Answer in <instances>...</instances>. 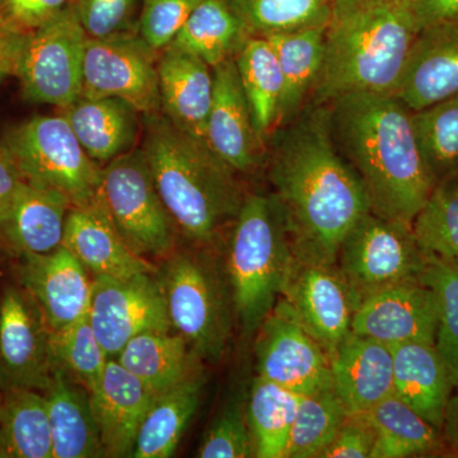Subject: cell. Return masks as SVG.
I'll use <instances>...</instances> for the list:
<instances>
[{
  "mask_svg": "<svg viewBox=\"0 0 458 458\" xmlns=\"http://www.w3.org/2000/svg\"><path fill=\"white\" fill-rule=\"evenodd\" d=\"M254 456V443L250 432L243 403L234 399L225 406L205 434L199 448L201 458H247Z\"/></svg>",
  "mask_w": 458,
  "mask_h": 458,
  "instance_id": "b9f144b4",
  "label": "cell"
},
{
  "mask_svg": "<svg viewBox=\"0 0 458 458\" xmlns=\"http://www.w3.org/2000/svg\"><path fill=\"white\" fill-rule=\"evenodd\" d=\"M420 29L408 0H334L312 104L349 93L394 95Z\"/></svg>",
  "mask_w": 458,
  "mask_h": 458,
  "instance_id": "3957f363",
  "label": "cell"
},
{
  "mask_svg": "<svg viewBox=\"0 0 458 458\" xmlns=\"http://www.w3.org/2000/svg\"><path fill=\"white\" fill-rule=\"evenodd\" d=\"M4 147L26 182L55 190L73 207L98 198L101 168L62 114L36 116L8 132Z\"/></svg>",
  "mask_w": 458,
  "mask_h": 458,
  "instance_id": "52a82bcc",
  "label": "cell"
},
{
  "mask_svg": "<svg viewBox=\"0 0 458 458\" xmlns=\"http://www.w3.org/2000/svg\"><path fill=\"white\" fill-rule=\"evenodd\" d=\"M331 387L349 415L366 414L394 394L391 346L349 333L330 357Z\"/></svg>",
  "mask_w": 458,
  "mask_h": 458,
  "instance_id": "44dd1931",
  "label": "cell"
},
{
  "mask_svg": "<svg viewBox=\"0 0 458 458\" xmlns=\"http://www.w3.org/2000/svg\"><path fill=\"white\" fill-rule=\"evenodd\" d=\"M143 0H74L78 20L89 38L129 35Z\"/></svg>",
  "mask_w": 458,
  "mask_h": 458,
  "instance_id": "7bdbcfd3",
  "label": "cell"
},
{
  "mask_svg": "<svg viewBox=\"0 0 458 458\" xmlns=\"http://www.w3.org/2000/svg\"><path fill=\"white\" fill-rule=\"evenodd\" d=\"M84 150L98 164H108L131 152L140 132L138 113L125 101L114 98H80L63 108Z\"/></svg>",
  "mask_w": 458,
  "mask_h": 458,
  "instance_id": "484cf974",
  "label": "cell"
},
{
  "mask_svg": "<svg viewBox=\"0 0 458 458\" xmlns=\"http://www.w3.org/2000/svg\"><path fill=\"white\" fill-rule=\"evenodd\" d=\"M428 255L423 280L438 303L436 346L458 377V259Z\"/></svg>",
  "mask_w": 458,
  "mask_h": 458,
  "instance_id": "60d3db41",
  "label": "cell"
},
{
  "mask_svg": "<svg viewBox=\"0 0 458 458\" xmlns=\"http://www.w3.org/2000/svg\"><path fill=\"white\" fill-rule=\"evenodd\" d=\"M458 93V23L420 30L394 96L412 113Z\"/></svg>",
  "mask_w": 458,
  "mask_h": 458,
  "instance_id": "ffe728a7",
  "label": "cell"
},
{
  "mask_svg": "<svg viewBox=\"0 0 458 458\" xmlns=\"http://www.w3.org/2000/svg\"><path fill=\"white\" fill-rule=\"evenodd\" d=\"M394 394L428 423L442 430L445 406L458 385L456 373L436 344L410 342L391 345Z\"/></svg>",
  "mask_w": 458,
  "mask_h": 458,
  "instance_id": "d4e9b609",
  "label": "cell"
},
{
  "mask_svg": "<svg viewBox=\"0 0 458 458\" xmlns=\"http://www.w3.org/2000/svg\"><path fill=\"white\" fill-rule=\"evenodd\" d=\"M249 36L276 35L327 25L334 0H227Z\"/></svg>",
  "mask_w": 458,
  "mask_h": 458,
  "instance_id": "74e56055",
  "label": "cell"
},
{
  "mask_svg": "<svg viewBox=\"0 0 458 458\" xmlns=\"http://www.w3.org/2000/svg\"><path fill=\"white\" fill-rule=\"evenodd\" d=\"M282 300L328 357L352 331L357 302L336 264L295 260Z\"/></svg>",
  "mask_w": 458,
  "mask_h": 458,
  "instance_id": "9a60e30c",
  "label": "cell"
},
{
  "mask_svg": "<svg viewBox=\"0 0 458 458\" xmlns=\"http://www.w3.org/2000/svg\"><path fill=\"white\" fill-rule=\"evenodd\" d=\"M143 155L174 228L199 245L232 227L246 195L232 170L204 140L165 116H144Z\"/></svg>",
  "mask_w": 458,
  "mask_h": 458,
  "instance_id": "277c9868",
  "label": "cell"
},
{
  "mask_svg": "<svg viewBox=\"0 0 458 458\" xmlns=\"http://www.w3.org/2000/svg\"><path fill=\"white\" fill-rule=\"evenodd\" d=\"M348 415L333 387L304 394L298 403L283 458H318Z\"/></svg>",
  "mask_w": 458,
  "mask_h": 458,
  "instance_id": "8d00e7d4",
  "label": "cell"
},
{
  "mask_svg": "<svg viewBox=\"0 0 458 458\" xmlns=\"http://www.w3.org/2000/svg\"><path fill=\"white\" fill-rule=\"evenodd\" d=\"M157 74L162 113L183 131L205 141L214 90L212 66L168 47L159 53Z\"/></svg>",
  "mask_w": 458,
  "mask_h": 458,
  "instance_id": "cb8c5ba5",
  "label": "cell"
},
{
  "mask_svg": "<svg viewBox=\"0 0 458 458\" xmlns=\"http://www.w3.org/2000/svg\"><path fill=\"white\" fill-rule=\"evenodd\" d=\"M63 246L93 276L126 278L153 271L149 262L123 241L98 198L93 204L69 210Z\"/></svg>",
  "mask_w": 458,
  "mask_h": 458,
  "instance_id": "603a6c76",
  "label": "cell"
},
{
  "mask_svg": "<svg viewBox=\"0 0 458 458\" xmlns=\"http://www.w3.org/2000/svg\"><path fill=\"white\" fill-rule=\"evenodd\" d=\"M0 458H53L44 393L0 388Z\"/></svg>",
  "mask_w": 458,
  "mask_h": 458,
  "instance_id": "d6a6232c",
  "label": "cell"
},
{
  "mask_svg": "<svg viewBox=\"0 0 458 458\" xmlns=\"http://www.w3.org/2000/svg\"><path fill=\"white\" fill-rule=\"evenodd\" d=\"M427 261L412 225L382 218L369 210L344 238L336 267L358 306L386 286L421 280Z\"/></svg>",
  "mask_w": 458,
  "mask_h": 458,
  "instance_id": "ba28073f",
  "label": "cell"
},
{
  "mask_svg": "<svg viewBox=\"0 0 458 458\" xmlns=\"http://www.w3.org/2000/svg\"><path fill=\"white\" fill-rule=\"evenodd\" d=\"M198 360L185 339L171 331L140 334L126 344L116 357V360L156 396L197 372L195 361Z\"/></svg>",
  "mask_w": 458,
  "mask_h": 458,
  "instance_id": "4dcf8cb0",
  "label": "cell"
},
{
  "mask_svg": "<svg viewBox=\"0 0 458 458\" xmlns=\"http://www.w3.org/2000/svg\"><path fill=\"white\" fill-rule=\"evenodd\" d=\"M212 106L205 129V141L237 174L258 170L267 153L238 77L236 62L214 66Z\"/></svg>",
  "mask_w": 458,
  "mask_h": 458,
  "instance_id": "e0dca14e",
  "label": "cell"
},
{
  "mask_svg": "<svg viewBox=\"0 0 458 458\" xmlns=\"http://www.w3.org/2000/svg\"><path fill=\"white\" fill-rule=\"evenodd\" d=\"M98 200L132 251L165 256L174 247V222L156 188L141 149L101 168Z\"/></svg>",
  "mask_w": 458,
  "mask_h": 458,
  "instance_id": "9c48e42d",
  "label": "cell"
},
{
  "mask_svg": "<svg viewBox=\"0 0 458 458\" xmlns=\"http://www.w3.org/2000/svg\"><path fill=\"white\" fill-rule=\"evenodd\" d=\"M158 54L140 35L87 41L81 98L123 99L143 116L162 113Z\"/></svg>",
  "mask_w": 458,
  "mask_h": 458,
  "instance_id": "7c38bea8",
  "label": "cell"
},
{
  "mask_svg": "<svg viewBox=\"0 0 458 458\" xmlns=\"http://www.w3.org/2000/svg\"><path fill=\"white\" fill-rule=\"evenodd\" d=\"M419 29L437 23H458V0H408Z\"/></svg>",
  "mask_w": 458,
  "mask_h": 458,
  "instance_id": "c3c4849f",
  "label": "cell"
},
{
  "mask_svg": "<svg viewBox=\"0 0 458 458\" xmlns=\"http://www.w3.org/2000/svg\"><path fill=\"white\" fill-rule=\"evenodd\" d=\"M20 280L35 301L51 331L89 315L92 280L65 246L47 254L21 258Z\"/></svg>",
  "mask_w": 458,
  "mask_h": 458,
  "instance_id": "ac0fdd59",
  "label": "cell"
},
{
  "mask_svg": "<svg viewBox=\"0 0 458 458\" xmlns=\"http://www.w3.org/2000/svg\"><path fill=\"white\" fill-rule=\"evenodd\" d=\"M301 397L260 376L255 377L247 403L255 457H284Z\"/></svg>",
  "mask_w": 458,
  "mask_h": 458,
  "instance_id": "e575fe53",
  "label": "cell"
},
{
  "mask_svg": "<svg viewBox=\"0 0 458 458\" xmlns=\"http://www.w3.org/2000/svg\"><path fill=\"white\" fill-rule=\"evenodd\" d=\"M412 231L426 254L458 259V174L434 186Z\"/></svg>",
  "mask_w": 458,
  "mask_h": 458,
  "instance_id": "f35d334b",
  "label": "cell"
},
{
  "mask_svg": "<svg viewBox=\"0 0 458 458\" xmlns=\"http://www.w3.org/2000/svg\"><path fill=\"white\" fill-rule=\"evenodd\" d=\"M258 376L292 391L309 394L331 387L330 360L280 298L256 333Z\"/></svg>",
  "mask_w": 458,
  "mask_h": 458,
  "instance_id": "4fadbf2b",
  "label": "cell"
},
{
  "mask_svg": "<svg viewBox=\"0 0 458 458\" xmlns=\"http://www.w3.org/2000/svg\"><path fill=\"white\" fill-rule=\"evenodd\" d=\"M203 386V373L197 370L171 390L156 396L138 433L131 457L174 456L190 420L197 412Z\"/></svg>",
  "mask_w": 458,
  "mask_h": 458,
  "instance_id": "1f68e13d",
  "label": "cell"
},
{
  "mask_svg": "<svg viewBox=\"0 0 458 458\" xmlns=\"http://www.w3.org/2000/svg\"><path fill=\"white\" fill-rule=\"evenodd\" d=\"M27 35L29 32L0 17V82L9 75H16Z\"/></svg>",
  "mask_w": 458,
  "mask_h": 458,
  "instance_id": "7dc6e473",
  "label": "cell"
},
{
  "mask_svg": "<svg viewBox=\"0 0 458 458\" xmlns=\"http://www.w3.org/2000/svg\"><path fill=\"white\" fill-rule=\"evenodd\" d=\"M267 147L273 195L284 214L293 258L336 264L344 238L370 207L331 137L327 104L310 102Z\"/></svg>",
  "mask_w": 458,
  "mask_h": 458,
  "instance_id": "6da1fadb",
  "label": "cell"
},
{
  "mask_svg": "<svg viewBox=\"0 0 458 458\" xmlns=\"http://www.w3.org/2000/svg\"><path fill=\"white\" fill-rule=\"evenodd\" d=\"M71 200L23 181L0 212V242L14 255H40L63 245Z\"/></svg>",
  "mask_w": 458,
  "mask_h": 458,
  "instance_id": "7402d4cb",
  "label": "cell"
},
{
  "mask_svg": "<svg viewBox=\"0 0 458 458\" xmlns=\"http://www.w3.org/2000/svg\"><path fill=\"white\" fill-rule=\"evenodd\" d=\"M203 0H143L138 35L161 53L170 47L191 12Z\"/></svg>",
  "mask_w": 458,
  "mask_h": 458,
  "instance_id": "ee69618b",
  "label": "cell"
},
{
  "mask_svg": "<svg viewBox=\"0 0 458 458\" xmlns=\"http://www.w3.org/2000/svg\"><path fill=\"white\" fill-rule=\"evenodd\" d=\"M23 181L7 148L0 144V212L7 207Z\"/></svg>",
  "mask_w": 458,
  "mask_h": 458,
  "instance_id": "681fc988",
  "label": "cell"
},
{
  "mask_svg": "<svg viewBox=\"0 0 458 458\" xmlns=\"http://www.w3.org/2000/svg\"><path fill=\"white\" fill-rule=\"evenodd\" d=\"M44 394L53 439V458L105 457L89 391L56 369Z\"/></svg>",
  "mask_w": 458,
  "mask_h": 458,
  "instance_id": "4316f807",
  "label": "cell"
},
{
  "mask_svg": "<svg viewBox=\"0 0 458 458\" xmlns=\"http://www.w3.org/2000/svg\"><path fill=\"white\" fill-rule=\"evenodd\" d=\"M105 457H131L156 394L114 358L89 391Z\"/></svg>",
  "mask_w": 458,
  "mask_h": 458,
  "instance_id": "d6986e66",
  "label": "cell"
},
{
  "mask_svg": "<svg viewBox=\"0 0 458 458\" xmlns=\"http://www.w3.org/2000/svg\"><path fill=\"white\" fill-rule=\"evenodd\" d=\"M249 38L242 21L227 0H203L170 47L200 57L214 68L233 59Z\"/></svg>",
  "mask_w": 458,
  "mask_h": 458,
  "instance_id": "836d02e7",
  "label": "cell"
},
{
  "mask_svg": "<svg viewBox=\"0 0 458 458\" xmlns=\"http://www.w3.org/2000/svg\"><path fill=\"white\" fill-rule=\"evenodd\" d=\"M419 149L434 182L458 174V93L412 113Z\"/></svg>",
  "mask_w": 458,
  "mask_h": 458,
  "instance_id": "d590c367",
  "label": "cell"
},
{
  "mask_svg": "<svg viewBox=\"0 0 458 458\" xmlns=\"http://www.w3.org/2000/svg\"><path fill=\"white\" fill-rule=\"evenodd\" d=\"M51 349L56 369L89 391L98 384L110 360L90 327L89 315L69 327L51 331Z\"/></svg>",
  "mask_w": 458,
  "mask_h": 458,
  "instance_id": "ab89813d",
  "label": "cell"
},
{
  "mask_svg": "<svg viewBox=\"0 0 458 458\" xmlns=\"http://www.w3.org/2000/svg\"><path fill=\"white\" fill-rule=\"evenodd\" d=\"M363 415L375 430L370 458L430 457L448 452L442 430L394 394Z\"/></svg>",
  "mask_w": 458,
  "mask_h": 458,
  "instance_id": "f546056e",
  "label": "cell"
},
{
  "mask_svg": "<svg viewBox=\"0 0 458 458\" xmlns=\"http://www.w3.org/2000/svg\"><path fill=\"white\" fill-rule=\"evenodd\" d=\"M293 264L284 214L271 195H246L232 225L227 256L229 289L242 335H256L273 312Z\"/></svg>",
  "mask_w": 458,
  "mask_h": 458,
  "instance_id": "5b68a950",
  "label": "cell"
},
{
  "mask_svg": "<svg viewBox=\"0 0 458 458\" xmlns=\"http://www.w3.org/2000/svg\"><path fill=\"white\" fill-rule=\"evenodd\" d=\"M375 439V430L363 414L348 415L318 458H370Z\"/></svg>",
  "mask_w": 458,
  "mask_h": 458,
  "instance_id": "f6af8a7d",
  "label": "cell"
},
{
  "mask_svg": "<svg viewBox=\"0 0 458 458\" xmlns=\"http://www.w3.org/2000/svg\"><path fill=\"white\" fill-rule=\"evenodd\" d=\"M327 106L331 137L363 185L370 212L412 225L436 186L412 111L390 93H349Z\"/></svg>",
  "mask_w": 458,
  "mask_h": 458,
  "instance_id": "7a4b0ae2",
  "label": "cell"
},
{
  "mask_svg": "<svg viewBox=\"0 0 458 458\" xmlns=\"http://www.w3.org/2000/svg\"><path fill=\"white\" fill-rule=\"evenodd\" d=\"M89 319L108 358H116L140 334L172 331L164 291L153 271L126 278L93 276Z\"/></svg>",
  "mask_w": 458,
  "mask_h": 458,
  "instance_id": "8fae6325",
  "label": "cell"
},
{
  "mask_svg": "<svg viewBox=\"0 0 458 458\" xmlns=\"http://www.w3.org/2000/svg\"><path fill=\"white\" fill-rule=\"evenodd\" d=\"M55 369L40 309L25 289L9 286L0 300V388L45 393Z\"/></svg>",
  "mask_w": 458,
  "mask_h": 458,
  "instance_id": "5bb4252c",
  "label": "cell"
},
{
  "mask_svg": "<svg viewBox=\"0 0 458 458\" xmlns=\"http://www.w3.org/2000/svg\"><path fill=\"white\" fill-rule=\"evenodd\" d=\"M234 62L256 132L267 148L280 126L284 96V78L278 57L267 38L250 36Z\"/></svg>",
  "mask_w": 458,
  "mask_h": 458,
  "instance_id": "83f0119b",
  "label": "cell"
},
{
  "mask_svg": "<svg viewBox=\"0 0 458 458\" xmlns=\"http://www.w3.org/2000/svg\"><path fill=\"white\" fill-rule=\"evenodd\" d=\"M172 330L199 360L218 361L232 333L231 289L207 256L181 252L159 271Z\"/></svg>",
  "mask_w": 458,
  "mask_h": 458,
  "instance_id": "8992f818",
  "label": "cell"
},
{
  "mask_svg": "<svg viewBox=\"0 0 458 458\" xmlns=\"http://www.w3.org/2000/svg\"><path fill=\"white\" fill-rule=\"evenodd\" d=\"M87 41L73 4L29 32L16 73L26 99L62 110L74 104L82 96Z\"/></svg>",
  "mask_w": 458,
  "mask_h": 458,
  "instance_id": "30bf717a",
  "label": "cell"
},
{
  "mask_svg": "<svg viewBox=\"0 0 458 458\" xmlns=\"http://www.w3.org/2000/svg\"><path fill=\"white\" fill-rule=\"evenodd\" d=\"M442 434L448 452L452 456L458 457V385L445 406Z\"/></svg>",
  "mask_w": 458,
  "mask_h": 458,
  "instance_id": "f907efd6",
  "label": "cell"
},
{
  "mask_svg": "<svg viewBox=\"0 0 458 458\" xmlns=\"http://www.w3.org/2000/svg\"><path fill=\"white\" fill-rule=\"evenodd\" d=\"M438 303L423 280L397 283L367 295L358 303L352 333L387 345L410 342L436 344Z\"/></svg>",
  "mask_w": 458,
  "mask_h": 458,
  "instance_id": "2e32d148",
  "label": "cell"
},
{
  "mask_svg": "<svg viewBox=\"0 0 458 458\" xmlns=\"http://www.w3.org/2000/svg\"><path fill=\"white\" fill-rule=\"evenodd\" d=\"M69 0H4L3 20L25 32H31L56 17Z\"/></svg>",
  "mask_w": 458,
  "mask_h": 458,
  "instance_id": "bcb514c9",
  "label": "cell"
},
{
  "mask_svg": "<svg viewBox=\"0 0 458 458\" xmlns=\"http://www.w3.org/2000/svg\"><path fill=\"white\" fill-rule=\"evenodd\" d=\"M327 26L307 27L265 38L276 51L284 78L279 128L292 122L311 101L324 64Z\"/></svg>",
  "mask_w": 458,
  "mask_h": 458,
  "instance_id": "f1b7e54d",
  "label": "cell"
}]
</instances>
